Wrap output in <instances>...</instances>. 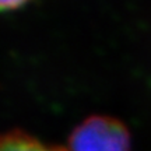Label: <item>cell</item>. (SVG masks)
<instances>
[{"label": "cell", "mask_w": 151, "mask_h": 151, "mask_svg": "<svg viewBox=\"0 0 151 151\" xmlns=\"http://www.w3.org/2000/svg\"><path fill=\"white\" fill-rule=\"evenodd\" d=\"M0 151H67L63 147L45 144L21 130L0 133Z\"/></svg>", "instance_id": "7a4b0ae2"}, {"label": "cell", "mask_w": 151, "mask_h": 151, "mask_svg": "<svg viewBox=\"0 0 151 151\" xmlns=\"http://www.w3.org/2000/svg\"><path fill=\"white\" fill-rule=\"evenodd\" d=\"M67 151H132L130 133L116 118L88 116L70 133Z\"/></svg>", "instance_id": "6da1fadb"}, {"label": "cell", "mask_w": 151, "mask_h": 151, "mask_svg": "<svg viewBox=\"0 0 151 151\" xmlns=\"http://www.w3.org/2000/svg\"><path fill=\"white\" fill-rule=\"evenodd\" d=\"M28 1L29 0H0V13L17 10L24 4H27Z\"/></svg>", "instance_id": "3957f363"}]
</instances>
